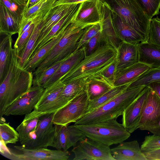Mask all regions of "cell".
I'll list each match as a JSON object with an SVG mask.
<instances>
[{"label":"cell","instance_id":"40","mask_svg":"<svg viewBox=\"0 0 160 160\" xmlns=\"http://www.w3.org/2000/svg\"><path fill=\"white\" fill-rule=\"evenodd\" d=\"M35 25L34 21L27 30L20 36L18 37L14 45V48L17 50L19 55L21 53L29 41L34 29Z\"/></svg>","mask_w":160,"mask_h":160},{"label":"cell","instance_id":"39","mask_svg":"<svg viewBox=\"0 0 160 160\" xmlns=\"http://www.w3.org/2000/svg\"><path fill=\"white\" fill-rule=\"evenodd\" d=\"M103 22V21L94 24L85 28L79 40L77 50L82 47L90 39L101 31Z\"/></svg>","mask_w":160,"mask_h":160},{"label":"cell","instance_id":"35","mask_svg":"<svg viewBox=\"0 0 160 160\" xmlns=\"http://www.w3.org/2000/svg\"><path fill=\"white\" fill-rule=\"evenodd\" d=\"M79 4L75 8L62 18L52 28L49 32L34 49L31 56L34 54L40 48L48 43L54 37L72 16L78 8Z\"/></svg>","mask_w":160,"mask_h":160},{"label":"cell","instance_id":"38","mask_svg":"<svg viewBox=\"0 0 160 160\" xmlns=\"http://www.w3.org/2000/svg\"><path fill=\"white\" fill-rule=\"evenodd\" d=\"M148 42L160 47V18L158 16L151 20Z\"/></svg>","mask_w":160,"mask_h":160},{"label":"cell","instance_id":"23","mask_svg":"<svg viewBox=\"0 0 160 160\" xmlns=\"http://www.w3.org/2000/svg\"><path fill=\"white\" fill-rule=\"evenodd\" d=\"M114 87L100 74L87 77L86 79L85 90L89 101L98 98Z\"/></svg>","mask_w":160,"mask_h":160},{"label":"cell","instance_id":"22","mask_svg":"<svg viewBox=\"0 0 160 160\" xmlns=\"http://www.w3.org/2000/svg\"><path fill=\"white\" fill-rule=\"evenodd\" d=\"M137 47L138 62L150 68H160V47L148 42H141Z\"/></svg>","mask_w":160,"mask_h":160},{"label":"cell","instance_id":"47","mask_svg":"<svg viewBox=\"0 0 160 160\" xmlns=\"http://www.w3.org/2000/svg\"><path fill=\"white\" fill-rule=\"evenodd\" d=\"M34 18H22L19 31L18 33V37H19L29 27L30 25L34 22Z\"/></svg>","mask_w":160,"mask_h":160},{"label":"cell","instance_id":"2","mask_svg":"<svg viewBox=\"0 0 160 160\" xmlns=\"http://www.w3.org/2000/svg\"><path fill=\"white\" fill-rule=\"evenodd\" d=\"M78 12L79 9H77L63 26L61 38L33 72V77L62 60L76 50L85 28L96 23H84L76 21Z\"/></svg>","mask_w":160,"mask_h":160},{"label":"cell","instance_id":"18","mask_svg":"<svg viewBox=\"0 0 160 160\" xmlns=\"http://www.w3.org/2000/svg\"><path fill=\"white\" fill-rule=\"evenodd\" d=\"M110 151L115 160H147L137 140L123 142Z\"/></svg>","mask_w":160,"mask_h":160},{"label":"cell","instance_id":"11","mask_svg":"<svg viewBox=\"0 0 160 160\" xmlns=\"http://www.w3.org/2000/svg\"><path fill=\"white\" fill-rule=\"evenodd\" d=\"M73 147V160H115L110 146L88 138L81 140Z\"/></svg>","mask_w":160,"mask_h":160},{"label":"cell","instance_id":"28","mask_svg":"<svg viewBox=\"0 0 160 160\" xmlns=\"http://www.w3.org/2000/svg\"><path fill=\"white\" fill-rule=\"evenodd\" d=\"M63 26L49 42L31 56L24 67L26 70L32 72L35 70L61 38L63 32Z\"/></svg>","mask_w":160,"mask_h":160},{"label":"cell","instance_id":"24","mask_svg":"<svg viewBox=\"0 0 160 160\" xmlns=\"http://www.w3.org/2000/svg\"><path fill=\"white\" fill-rule=\"evenodd\" d=\"M21 18L12 12L0 1V33L12 35L18 33Z\"/></svg>","mask_w":160,"mask_h":160},{"label":"cell","instance_id":"50","mask_svg":"<svg viewBox=\"0 0 160 160\" xmlns=\"http://www.w3.org/2000/svg\"><path fill=\"white\" fill-rule=\"evenodd\" d=\"M147 86L154 91L160 98V81L151 82Z\"/></svg>","mask_w":160,"mask_h":160},{"label":"cell","instance_id":"45","mask_svg":"<svg viewBox=\"0 0 160 160\" xmlns=\"http://www.w3.org/2000/svg\"><path fill=\"white\" fill-rule=\"evenodd\" d=\"M48 0H40L37 3L32 7L27 10L23 13L22 15V18H34L38 14L43 4Z\"/></svg>","mask_w":160,"mask_h":160},{"label":"cell","instance_id":"30","mask_svg":"<svg viewBox=\"0 0 160 160\" xmlns=\"http://www.w3.org/2000/svg\"><path fill=\"white\" fill-rule=\"evenodd\" d=\"M45 113L34 109L30 113L25 115L23 121L16 129L19 135V140L35 129L40 117Z\"/></svg>","mask_w":160,"mask_h":160},{"label":"cell","instance_id":"16","mask_svg":"<svg viewBox=\"0 0 160 160\" xmlns=\"http://www.w3.org/2000/svg\"><path fill=\"white\" fill-rule=\"evenodd\" d=\"M79 4H68L58 5L52 8L42 18L43 22L42 27L34 50L49 32L52 28L62 18L75 8Z\"/></svg>","mask_w":160,"mask_h":160},{"label":"cell","instance_id":"17","mask_svg":"<svg viewBox=\"0 0 160 160\" xmlns=\"http://www.w3.org/2000/svg\"><path fill=\"white\" fill-rule=\"evenodd\" d=\"M65 85L58 79L45 88L35 109L46 113L55 112L54 108L57 101Z\"/></svg>","mask_w":160,"mask_h":160},{"label":"cell","instance_id":"51","mask_svg":"<svg viewBox=\"0 0 160 160\" xmlns=\"http://www.w3.org/2000/svg\"><path fill=\"white\" fill-rule=\"evenodd\" d=\"M40 0H28L23 8L22 14L27 10L33 6Z\"/></svg>","mask_w":160,"mask_h":160},{"label":"cell","instance_id":"20","mask_svg":"<svg viewBox=\"0 0 160 160\" xmlns=\"http://www.w3.org/2000/svg\"><path fill=\"white\" fill-rule=\"evenodd\" d=\"M116 50L117 72L138 62L137 45L122 42Z\"/></svg>","mask_w":160,"mask_h":160},{"label":"cell","instance_id":"27","mask_svg":"<svg viewBox=\"0 0 160 160\" xmlns=\"http://www.w3.org/2000/svg\"><path fill=\"white\" fill-rule=\"evenodd\" d=\"M150 68L149 67L143 63H137L117 72L113 84L115 87L129 84Z\"/></svg>","mask_w":160,"mask_h":160},{"label":"cell","instance_id":"6","mask_svg":"<svg viewBox=\"0 0 160 160\" xmlns=\"http://www.w3.org/2000/svg\"><path fill=\"white\" fill-rule=\"evenodd\" d=\"M110 10L121 18L148 42L150 21L137 0H107Z\"/></svg>","mask_w":160,"mask_h":160},{"label":"cell","instance_id":"32","mask_svg":"<svg viewBox=\"0 0 160 160\" xmlns=\"http://www.w3.org/2000/svg\"><path fill=\"white\" fill-rule=\"evenodd\" d=\"M129 85L114 87L98 98L92 101H89L86 114L113 99L127 89Z\"/></svg>","mask_w":160,"mask_h":160},{"label":"cell","instance_id":"29","mask_svg":"<svg viewBox=\"0 0 160 160\" xmlns=\"http://www.w3.org/2000/svg\"><path fill=\"white\" fill-rule=\"evenodd\" d=\"M111 15V12H110L107 17L106 16L101 32L104 42L117 50L122 41L115 30Z\"/></svg>","mask_w":160,"mask_h":160},{"label":"cell","instance_id":"7","mask_svg":"<svg viewBox=\"0 0 160 160\" xmlns=\"http://www.w3.org/2000/svg\"><path fill=\"white\" fill-rule=\"evenodd\" d=\"M0 142L1 154L12 160H67L70 155L68 150H53L43 148L31 149L22 145L8 148L2 142Z\"/></svg>","mask_w":160,"mask_h":160},{"label":"cell","instance_id":"31","mask_svg":"<svg viewBox=\"0 0 160 160\" xmlns=\"http://www.w3.org/2000/svg\"><path fill=\"white\" fill-rule=\"evenodd\" d=\"M35 23L36 25L34 29L24 48L19 55L20 64L23 67L32 54L43 24L42 19Z\"/></svg>","mask_w":160,"mask_h":160},{"label":"cell","instance_id":"36","mask_svg":"<svg viewBox=\"0 0 160 160\" xmlns=\"http://www.w3.org/2000/svg\"><path fill=\"white\" fill-rule=\"evenodd\" d=\"M63 60L56 63L40 73L34 76L32 86H37L44 88L47 82L58 69Z\"/></svg>","mask_w":160,"mask_h":160},{"label":"cell","instance_id":"4","mask_svg":"<svg viewBox=\"0 0 160 160\" xmlns=\"http://www.w3.org/2000/svg\"><path fill=\"white\" fill-rule=\"evenodd\" d=\"M117 55L116 49L105 44L95 52L86 56L58 79L65 84L75 79L100 74L115 60Z\"/></svg>","mask_w":160,"mask_h":160},{"label":"cell","instance_id":"34","mask_svg":"<svg viewBox=\"0 0 160 160\" xmlns=\"http://www.w3.org/2000/svg\"><path fill=\"white\" fill-rule=\"evenodd\" d=\"M3 117L0 119V141L7 145L8 144H16L19 141L18 132L9 124L5 122Z\"/></svg>","mask_w":160,"mask_h":160},{"label":"cell","instance_id":"19","mask_svg":"<svg viewBox=\"0 0 160 160\" xmlns=\"http://www.w3.org/2000/svg\"><path fill=\"white\" fill-rule=\"evenodd\" d=\"M111 12L113 17L115 30L122 42L136 45L146 42L144 38L121 18L113 12Z\"/></svg>","mask_w":160,"mask_h":160},{"label":"cell","instance_id":"12","mask_svg":"<svg viewBox=\"0 0 160 160\" xmlns=\"http://www.w3.org/2000/svg\"><path fill=\"white\" fill-rule=\"evenodd\" d=\"M45 88L32 86L25 93L21 96L9 106L5 111L4 115H25L30 113L35 108Z\"/></svg>","mask_w":160,"mask_h":160},{"label":"cell","instance_id":"13","mask_svg":"<svg viewBox=\"0 0 160 160\" xmlns=\"http://www.w3.org/2000/svg\"><path fill=\"white\" fill-rule=\"evenodd\" d=\"M80 10L76 20L84 23L104 21L108 5L104 0H87L79 4Z\"/></svg>","mask_w":160,"mask_h":160},{"label":"cell","instance_id":"10","mask_svg":"<svg viewBox=\"0 0 160 160\" xmlns=\"http://www.w3.org/2000/svg\"><path fill=\"white\" fill-rule=\"evenodd\" d=\"M138 128L160 136V98L151 89L138 124Z\"/></svg>","mask_w":160,"mask_h":160},{"label":"cell","instance_id":"41","mask_svg":"<svg viewBox=\"0 0 160 160\" xmlns=\"http://www.w3.org/2000/svg\"><path fill=\"white\" fill-rule=\"evenodd\" d=\"M105 44L106 43L103 41L100 32L83 46L84 47L86 56L92 54Z\"/></svg>","mask_w":160,"mask_h":160},{"label":"cell","instance_id":"52","mask_svg":"<svg viewBox=\"0 0 160 160\" xmlns=\"http://www.w3.org/2000/svg\"><path fill=\"white\" fill-rule=\"evenodd\" d=\"M20 6L24 7L27 2L23 0H12Z\"/></svg>","mask_w":160,"mask_h":160},{"label":"cell","instance_id":"9","mask_svg":"<svg viewBox=\"0 0 160 160\" xmlns=\"http://www.w3.org/2000/svg\"><path fill=\"white\" fill-rule=\"evenodd\" d=\"M89 102L85 89L67 105L55 112L52 119L53 124L65 126L75 123L86 114Z\"/></svg>","mask_w":160,"mask_h":160},{"label":"cell","instance_id":"25","mask_svg":"<svg viewBox=\"0 0 160 160\" xmlns=\"http://www.w3.org/2000/svg\"><path fill=\"white\" fill-rule=\"evenodd\" d=\"M86 78L71 81L66 84L58 100L60 109L62 108L85 89Z\"/></svg>","mask_w":160,"mask_h":160},{"label":"cell","instance_id":"54","mask_svg":"<svg viewBox=\"0 0 160 160\" xmlns=\"http://www.w3.org/2000/svg\"></svg>","mask_w":160,"mask_h":160},{"label":"cell","instance_id":"44","mask_svg":"<svg viewBox=\"0 0 160 160\" xmlns=\"http://www.w3.org/2000/svg\"><path fill=\"white\" fill-rule=\"evenodd\" d=\"M6 7L18 17L22 19L21 14L24 7L18 5L12 0H1Z\"/></svg>","mask_w":160,"mask_h":160},{"label":"cell","instance_id":"48","mask_svg":"<svg viewBox=\"0 0 160 160\" xmlns=\"http://www.w3.org/2000/svg\"><path fill=\"white\" fill-rule=\"evenodd\" d=\"M143 152L147 160H160V148Z\"/></svg>","mask_w":160,"mask_h":160},{"label":"cell","instance_id":"46","mask_svg":"<svg viewBox=\"0 0 160 160\" xmlns=\"http://www.w3.org/2000/svg\"><path fill=\"white\" fill-rule=\"evenodd\" d=\"M58 0H48L42 6L38 12L35 17L41 20L43 17L53 6L54 3Z\"/></svg>","mask_w":160,"mask_h":160},{"label":"cell","instance_id":"3","mask_svg":"<svg viewBox=\"0 0 160 160\" xmlns=\"http://www.w3.org/2000/svg\"><path fill=\"white\" fill-rule=\"evenodd\" d=\"M145 87L127 88L108 102L85 114L74 124H90L117 119Z\"/></svg>","mask_w":160,"mask_h":160},{"label":"cell","instance_id":"5","mask_svg":"<svg viewBox=\"0 0 160 160\" xmlns=\"http://www.w3.org/2000/svg\"><path fill=\"white\" fill-rule=\"evenodd\" d=\"M74 125L86 137L109 146L124 142L131 135L116 119L90 124Z\"/></svg>","mask_w":160,"mask_h":160},{"label":"cell","instance_id":"14","mask_svg":"<svg viewBox=\"0 0 160 160\" xmlns=\"http://www.w3.org/2000/svg\"><path fill=\"white\" fill-rule=\"evenodd\" d=\"M150 89L148 87H146L123 113L122 124L130 133L138 129V124Z\"/></svg>","mask_w":160,"mask_h":160},{"label":"cell","instance_id":"37","mask_svg":"<svg viewBox=\"0 0 160 160\" xmlns=\"http://www.w3.org/2000/svg\"><path fill=\"white\" fill-rule=\"evenodd\" d=\"M149 19L160 14V0H137Z\"/></svg>","mask_w":160,"mask_h":160},{"label":"cell","instance_id":"26","mask_svg":"<svg viewBox=\"0 0 160 160\" xmlns=\"http://www.w3.org/2000/svg\"><path fill=\"white\" fill-rule=\"evenodd\" d=\"M0 83L4 79L11 63L12 48V35L0 34Z\"/></svg>","mask_w":160,"mask_h":160},{"label":"cell","instance_id":"15","mask_svg":"<svg viewBox=\"0 0 160 160\" xmlns=\"http://www.w3.org/2000/svg\"><path fill=\"white\" fill-rule=\"evenodd\" d=\"M55 132L52 147L58 150L67 151L75 146L86 137L74 125L63 126L54 124Z\"/></svg>","mask_w":160,"mask_h":160},{"label":"cell","instance_id":"1","mask_svg":"<svg viewBox=\"0 0 160 160\" xmlns=\"http://www.w3.org/2000/svg\"><path fill=\"white\" fill-rule=\"evenodd\" d=\"M17 50L12 49L10 64L8 73L0 83V118L7 108L26 93L32 87L33 72L26 70L20 64Z\"/></svg>","mask_w":160,"mask_h":160},{"label":"cell","instance_id":"33","mask_svg":"<svg viewBox=\"0 0 160 160\" xmlns=\"http://www.w3.org/2000/svg\"><path fill=\"white\" fill-rule=\"evenodd\" d=\"M159 81H160V68H150L130 83L127 88L141 86L146 87L151 82Z\"/></svg>","mask_w":160,"mask_h":160},{"label":"cell","instance_id":"8","mask_svg":"<svg viewBox=\"0 0 160 160\" xmlns=\"http://www.w3.org/2000/svg\"><path fill=\"white\" fill-rule=\"evenodd\" d=\"M55 112L45 113L41 116L35 129L19 140L21 145L31 149L52 147L55 132L52 119Z\"/></svg>","mask_w":160,"mask_h":160},{"label":"cell","instance_id":"43","mask_svg":"<svg viewBox=\"0 0 160 160\" xmlns=\"http://www.w3.org/2000/svg\"><path fill=\"white\" fill-rule=\"evenodd\" d=\"M117 61L116 58L105 68L100 74L105 79L113 84L117 72Z\"/></svg>","mask_w":160,"mask_h":160},{"label":"cell","instance_id":"53","mask_svg":"<svg viewBox=\"0 0 160 160\" xmlns=\"http://www.w3.org/2000/svg\"><path fill=\"white\" fill-rule=\"evenodd\" d=\"M24 0V1H25V2H27V0Z\"/></svg>","mask_w":160,"mask_h":160},{"label":"cell","instance_id":"21","mask_svg":"<svg viewBox=\"0 0 160 160\" xmlns=\"http://www.w3.org/2000/svg\"><path fill=\"white\" fill-rule=\"evenodd\" d=\"M86 57L83 46L76 50L64 59L60 66L47 82L44 88L52 85L70 70L80 62Z\"/></svg>","mask_w":160,"mask_h":160},{"label":"cell","instance_id":"42","mask_svg":"<svg viewBox=\"0 0 160 160\" xmlns=\"http://www.w3.org/2000/svg\"><path fill=\"white\" fill-rule=\"evenodd\" d=\"M160 148V136L154 134L146 136L140 148L143 152Z\"/></svg>","mask_w":160,"mask_h":160},{"label":"cell","instance_id":"49","mask_svg":"<svg viewBox=\"0 0 160 160\" xmlns=\"http://www.w3.org/2000/svg\"><path fill=\"white\" fill-rule=\"evenodd\" d=\"M86 0H58L54 3L52 8L62 4L73 3L79 4Z\"/></svg>","mask_w":160,"mask_h":160}]
</instances>
